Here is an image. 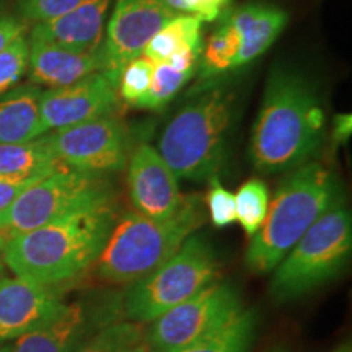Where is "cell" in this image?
Wrapping results in <instances>:
<instances>
[{
  "mask_svg": "<svg viewBox=\"0 0 352 352\" xmlns=\"http://www.w3.org/2000/svg\"><path fill=\"white\" fill-rule=\"evenodd\" d=\"M120 107L116 87L101 72H94L72 85L41 91L39 118L44 134L100 118L113 116Z\"/></svg>",
  "mask_w": 352,
  "mask_h": 352,
  "instance_id": "obj_12",
  "label": "cell"
},
{
  "mask_svg": "<svg viewBox=\"0 0 352 352\" xmlns=\"http://www.w3.org/2000/svg\"><path fill=\"white\" fill-rule=\"evenodd\" d=\"M240 50V38L235 28L223 21L215 32L202 44V63L201 76L212 77L215 74H222L233 69L235 57Z\"/></svg>",
  "mask_w": 352,
  "mask_h": 352,
  "instance_id": "obj_24",
  "label": "cell"
},
{
  "mask_svg": "<svg viewBox=\"0 0 352 352\" xmlns=\"http://www.w3.org/2000/svg\"><path fill=\"white\" fill-rule=\"evenodd\" d=\"M199 197H184L173 217L153 220L135 210L114 222L96 267L101 279L113 284H132L148 276L178 252L188 236L204 223Z\"/></svg>",
  "mask_w": 352,
  "mask_h": 352,
  "instance_id": "obj_4",
  "label": "cell"
},
{
  "mask_svg": "<svg viewBox=\"0 0 352 352\" xmlns=\"http://www.w3.org/2000/svg\"><path fill=\"white\" fill-rule=\"evenodd\" d=\"M44 139L57 160L72 170L108 176L127 166L126 129L111 116L51 131Z\"/></svg>",
  "mask_w": 352,
  "mask_h": 352,
  "instance_id": "obj_10",
  "label": "cell"
},
{
  "mask_svg": "<svg viewBox=\"0 0 352 352\" xmlns=\"http://www.w3.org/2000/svg\"><path fill=\"white\" fill-rule=\"evenodd\" d=\"M206 204H208L210 222L215 227L223 228L236 222L235 195L222 186L219 175H212L209 178V191L208 196H206Z\"/></svg>",
  "mask_w": 352,
  "mask_h": 352,
  "instance_id": "obj_29",
  "label": "cell"
},
{
  "mask_svg": "<svg viewBox=\"0 0 352 352\" xmlns=\"http://www.w3.org/2000/svg\"><path fill=\"white\" fill-rule=\"evenodd\" d=\"M352 250L351 212L333 206L274 267L271 294L294 300L328 283L346 266Z\"/></svg>",
  "mask_w": 352,
  "mask_h": 352,
  "instance_id": "obj_6",
  "label": "cell"
},
{
  "mask_svg": "<svg viewBox=\"0 0 352 352\" xmlns=\"http://www.w3.org/2000/svg\"><path fill=\"white\" fill-rule=\"evenodd\" d=\"M270 189L261 179L252 178L235 192L236 222L248 236H253L261 228L270 209Z\"/></svg>",
  "mask_w": 352,
  "mask_h": 352,
  "instance_id": "obj_25",
  "label": "cell"
},
{
  "mask_svg": "<svg viewBox=\"0 0 352 352\" xmlns=\"http://www.w3.org/2000/svg\"><path fill=\"white\" fill-rule=\"evenodd\" d=\"M336 196L334 175L320 162H307L290 171L270 201L261 228L252 236L246 266L258 274L274 271L308 228L336 206Z\"/></svg>",
  "mask_w": 352,
  "mask_h": 352,
  "instance_id": "obj_3",
  "label": "cell"
},
{
  "mask_svg": "<svg viewBox=\"0 0 352 352\" xmlns=\"http://www.w3.org/2000/svg\"><path fill=\"white\" fill-rule=\"evenodd\" d=\"M183 46L202 50V21L195 16L176 15L171 19L145 44L142 56L151 59L153 64H164Z\"/></svg>",
  "mask_w": 352,
  "mask_h": 352,
  "instance_id": "obj_22",
  "label": "cell"
},
{
  "mask_svg": "<svg viewBox=\"0 0 352 352\" xmlns=\"http://www.w3.org/2000/svg\"><path fill=\"white\" fill-rule=\"evenodd\" d=\"M28 41L30 78L47 90L72 85L90 74L100 72V51H76L41 39Z\"/></svg>",
  "mask_w": 352,
  "mask_h": 352,
  "instance_id": "obj_16",
  "label": "cell"
},
{
  "mask_svg": "<svg viewBox=\"0 0 352 352\" xmlns=\"http://www.w3.org/2000/svg\"><path fill=\"white\" fill-rule=\"evenodd\" d=\"M77 352H152L147 329L138 321L109 323L88 338Z\"/></svg>",
  "mask_w": 352,
  "mask_h": 352,
  "instance_id": "obj_23",
  "label": "cell"
},
{
  "mask_svg": "<svg viewBox=\"0 0 352 352\" xmlns=\"http://www.w3.org/2000/svg\"><path fill=\"white\" fill-rule=\"evenodd\" d=\"M94 328L96 318L94 320L85 303H67L59 316L10 341L2 352H77Z\"/></svg>",
  "mask_w": 352,
  "mask_h": 352,
  "instance_id": "obj_17",
  "label": "cell"
},
{
  "mask_svg": "<svg viewBox=\"0 0 352 352\" xmlns=\"http://www.w3.org/2000/svg\"><path fill=\"white\" fill-rule=\"evenodd\" d=\"M336 352H351V349H349V346H342L341 349H338Z\"/></svg>",
  "mask_w": 352,
  "mask_h": 352,
  "instance_id": "obj_36",
  "label": "cell"
},
{
  "mask_svg": "<svg viewBox=\"0 0 352 352\" xmlns=\"http://www.w3.org/2000/svg\"><path fill=\"white\" fill-rule=\"evenodd\" d=\"M30 41L23 34L16 36L0 52V95L15 88L28 70Z\"/></svg>",
  "mask_w": 352,
  "mask_h": 352,
  "instance_id": "obj_28",
  "label": "cell"
},
{
  "mask_svg": "<svg viewBox=\"0 0 352 352\" xmlns=\"http://www.w3.org/2000/svg\"><path fill=\"white\" fill-rule=\"evenodd\" d=\"M256 329V315L253 310H241L226 324L191 344L171 351L152 352H248Z\"/></svg>",
  "mask_w": 352,
  "mask_h": 352,
  "instance_id": "obj_21",
  "label": "cell"
},
{
  "mask_svg": "<svg viewBox=\"0 0 352 352\" xmlns=\"http://www.w3.org/2000/svg\"><path fill=\"white\" fill-rule=\"evenodd\" d=\"M324 122L314 85L294 70H274L253 126L250 157L254 168L274 175L307 164L323 142Z\"/></svg>",
  "mask_w": 352,
  "mask_h": 352,
  "instance_id": "obj_1",
  "label": "cell"
},
{
  "mask_svg": "<svg viewBox=\"0 0 352 352\" xmlns=\"http://www.w3.org/2000/svg\"><path fill=\"white\" fill-rule=\"evenodd\" d=\"M233 98L210 88L176 113L158 140V153L176 178L209 179L223 164Z\"/></svg>",
  "mask_w": 352,
  "mask_h": 352,
  "instance_id": "obj_5",
  "label": "cell"
},
{
  "mask_svg": "<svg viewBox=\"0 0 352 352\" xmlns=\"http://www.w3.org/2000/svg\"><path fill=\"white\" fill-rule=\"evenodd\" d=\"M36 87H15L0 95V144L30 142L44 135Z\"/></svg>",
  "mask_w": 352,
  "mask_h": 352,
  "instance_id": "obj_19",
  "label": "cell"
},
{
  "mask_svg": "<svg viewBox=\"0 0 352 352\" xmlns=\"http://www.w3.org/2000/svg\"><path fill=\"white\" fill-rule=\"evenodd\" d=\"M175 16L164 0H116L100 47V72L116 87L124 65L142 56L145 44Z\"/></svg>",
  "mask_w": 352,
  "mask_h": 352,
  "instance_id": "obj_11",
  "label": "cell"
},
{
  "mask_svg": "<svg viewBox=\"0 0 352 352\" xmlns=\"http://www.w3.org/2000/svg\"><path fill=\"white\" fill-rule=\"evenodd\" d=\"M113 226V202L77 210L6 239L2 261L20 277L47 285L65 283L96 263Z\"/></svg>",
  "mask_w": 352,
  "mask_h": 352,
  "instance_id": "obj_2",
  "label": "cell"
},
{
  "mask_svg": "<svg viewBox=\"0 0 352 352\" xmlns=\"http://www.w3.org/2000/svg\"><path fill=\"white\" fill-rule=\"evenodd\" d=\"M83 0H19V10L25 19L44 23L74 10Z\"/></svg>",
  "mask_w": 352,
  "mask_h": 352,
  "instance_id": "obj_30",
  "label": "cell"
},
{
  "mask_svg": "<svg viewBox=\"0 0 352 352\" xmlns=\"http://www.w3.org/2000/svg\"><path fill=\"white\" fill-rule=\"evenodd\" d=\"M217 276L219 263L212 248L192 233L162 266L131 284L124 314L131 321L151 323L215 283Z\"/></svg>",
  "mask_w": 352,
  "mask_h": 352,
  "instance_id": "obj_7",
  "label": "cell"
},
{
  "mask_svg": "<svg viewBox=\"0 0 352 352\" xmlns=\"http://www.w3.org/2000/svg\"><path fill=\"white\" fill-rule=\"evenodd\" d=\"M60 165L44 135L30 142L0 144V176L6 178H41Z\"/></svg>",
  "mask_w": 352,
  "mask_h": 352,
  "instance_id": "obj_20",
  "label": "cell"
},
{
  "mask_svg": "<svg viewBox=\"0 0 352 352\" xmlns=\"http://www.w3.org/2000/svg\"><path fill=\"white\" fill-rule=\"evenodd\" d=\"M111 0H83L63 16L36 23L30 39H41L76 51H100Z\"/></svg>",
  "mask_w": 352,
  "mask_h": 352,
  "instance_id": "obj_15",
  "label": "cell"
},
{
  "mask_svg": "<svg viewBox=\"0 0 352 352\" xmlns=\"http://www.w3.org/2000/svg\"><path fill=\"white\" fill-rule=\"evenodd\" d=\"M230 0H192L195 3V19L199 21L217 20L226 10Z\"/></svg>",
  "mask_w": 352,
  "mask_h": 352,
  "instance_id": "obj_32",
  "label": "cell"
},
{
  "mask_svg": "<svg viewBox=\"0 0 352 352\" xmlns=\"http://www.w3.org/2000/svg\"><path fill=\"white\" fill-rule=\"evenodd\" d=\"M127 189L135 212L153 220L173 217L184 202L176 175L148 144H140L131 153Z\"/></svg>",
  "mask_w": 352,
  "mask_h": 352,
  "instance_id": "obj_14",
  "label": "cell"
},
{
  "mask_svg": "<svg viewBox=\"0 0 352 352\" xmlns=\"http://www.w3.org/2000/svg\"><path fill=\"white\" fill-rule=\"evenodd\" d=\"M240 38V50L233 69L246 65L271 47L287 25L289 16L283 8L263 2L245 3L227 15Z\"/></svg>",
  "mask_w": 352,
  "mask_h": 352,
  "instance_id": "obj_18",
  "label": "cell"
},
{
  "mask_svg": "<svg viewBox=\"0 0 352 352\" xmlns=\"http://www.w3.org/2000/svg\"><path fill=\"white\" fill-rule=\"evenodd\" d=\"M352 134V116L347 114H338L333 122V139L336 144H346Z\"/></svg>",
  "mask_w": 352,
  "mask_h": 352,
  "instance_id": "obj_34",
  "label": "cell"
},
{
  "mask_svg": "<svg viewBox=\"0 0 352 352\" xmlns=\"http://www.w3.org/2000/svg\"><path fill=\"white\" fill-rule=\"evenodd\" d=\"M65 305L54 285L20 276L0 277V344L47 324Z\"/></svg>",
  "mask_w": 352,
  "mask_h": 352,
  "instance_id": "obj_13",
  "label": "cell"
},
{
  "mask_svg": "<svg viewBox=\"0 0 352 352\" xmlns=\"http://www.w3.org/2000/svg\"><path fill=\"white\" fill-rule=\"evenodd\" d=\"M113 199L108 176L83 173L60 165L26 188L0 212V233L10 239L77 210L109 204Z\"/></svg>",
  "mask_w": 352,
  "mask_h": 352,
  "instance_id": "obj_8",
  "label": "cell"
},
{
  "mask_svg": "<svg viewBox=\"0 0 352 352\" xmlns=\"http://www.w3.org/2000/svg\"><path fill=\"white\" fill-rule=\"evenodd\" d=\"M191 77L192 74L179 72L168 64H155L151 88L134 108L152 109V111L165 108L175 98V95L186 85V82L191 80Z\"/></svg>",
  "mask_w": 352,
  "mask_h": 352,
  "instance_id": "obj_26",
  "label": "cell"
},
{
  "mask_svg": "<svg viewBox=\"0 0 352 352\" xmlns=\"http://www.w3.org/2000/svg\"><path fill=\"white\" fill-rule=\"evenodd\" d=\"M3 243H6V236H3L2 233H0V271H2V264H3V261H2V248H3Z\"/></svg>",
  "mask_w": 352,
  "mask_h": 352,
  "instance_id": "obj_35",
  "label": "cell"
},
{
  "mask_svg": "<svg viewBox=\"0 0 352 352\" xmlns=\"http://www.w3.org/2000/svg\"><path fill=\"white\" fill-rule=\"evenodd\" d=\"M153 67H155V64L145 56H139L132 59L131 63H127L124 69L121 70L116 83L120 100L131 104V107H135L151 88Z\"/></svg>",
  "mask_w": 352,
  "mask_h": 352,
  "instance_id": "obj_27",
  "label": "cell"
},
{
  "mask_svg": "<svg viewBox=\"0 0 352 352\" xmlns=\"http://www.w3.org/2000/svg\"><path fill=\"white\" fill-rule=\"evenodd\" d=\"M43 178V176H41ZM39 178H28V179H19V178H6L0 176V212L6 210L13 201L19 197L26 188L32 186L34 182Z\"/></svg>",
  "mask_w": 352,
  "mask_h": 352,
  "instance_id": "obj_31",
  "label": "cell"
},
{
  "mask_svg": "<svg viewBox=\"0 0 352 352\" xmlns=\"http://www.w3.org/2000/svg\"><path fill=\"white\" fill-rule=\"evenodd\" d=\"M25 33V26L13 16L0 19V52L10 44L13 39Z\"/></svg>",
  "mask_w": 352,
  "mask_h": 352,
  "instance_id": "obj_33",
  "label": "cell"
},
{
  "mask_svg": "<svg viewBox=\"0 0 352 352\" xmlns=\"http://www.w3.org/2000/svg\"><path fill=\"white\" fill-rule=\"evenodd\" d=\"M243 310L236 290L228 284L212 283L152 321L147 341L152 351L179 349L226 324Z\"/></svg>",
  "mask_w": 352,
  "mask_h": 352,
  "instance_id": "obj_9",
  "label": "cell"
}]
</instances>
